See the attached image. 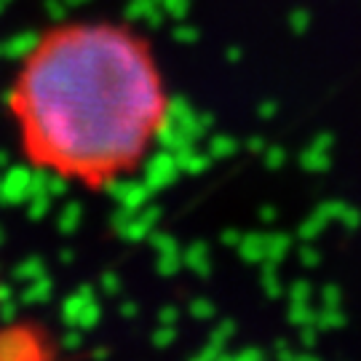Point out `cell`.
Returning <instances> with one entry per match:
<instances>
[{
    "label": "cell",
    "instance_id": "obj_1",
    "mask_svg": "<svg viewBox=\"0 0 361 361\" xmlns=\"http://www.w3.org/2000/svg\"><path fill=\"white\" fill-rule=\"evenodd\" d=\"M6 113L27 169L99 195L150 164L171 126L174 97L147 32L78 16L35 35L13 67Z\"/></svg>",
    "mask_w": 361,
    "mask_h": 361
},
{
    "label": "cell",
    "instance_id": "obj_2",
    "mask_svg": "<svg viewBox=\"0 0 361 361\" xmlns=\"http://www.w3.org/2000/svg\"><path fill=\"white\" fill-rule=\"evenodd\" d=\"M343 324H345V316L340 313V308H329V305H326V310L313 316V326H319V329H335Z\"/></svg>",
    "mask_w": 361,
    "mask_h": 361
},
{
    "label": "cell",
    "instance_id": "obj_3",
    "mask_svg": "<svg viewBox=\"0 0 361 361\" xmlns=\"http://www.w3.org/2000/svg\"><path fill=\"white\" fill-rule=\"evenodd\" d=\"M313 310L308 308V302H295L292 305V322L300 324V326H313Z\"/></svg>",
    "mask_w": 361,
    "mask_h": 361
},
{
    "label": "cell",
    "instance_id": "obj_4",
    "mask_svg": "<svg viewBox=\"0 0 361 361\" xmlns=\"http://www.w3.org/2000/svg\"><path fill=\"white\" fill-rule=\"evenodd\" d=\"M289 295H292V302H308L310 300V284L297 281V284L289 289Z\"/></svg>",
    "mask_w": 361,
    "mask_h": 361
},
{
    "label": "cell",
    "instance_id": "obj_5",
    "mask_svg": "<svg viewBox=\"0 0 361 361\" xmlns=\"http://www.w3.org/2000/svg\"><path fill=\"white\" fill-rule=\"evenodd\" d=\"M286 252H289V238H284V235H276V238H273L271 259H279V257H284Z\"/></svg>",
    "mask_w": 361,
    "mask_h": 361
},
{
    "label": "cell",
    "instance_id": "obj_6",
    "mask_svg": "<svg viewBox=\"0 0 361 361\" xmlns=\"http://www.w3.org/2000/svg\"><path fill=\"white\" fill-rule=\"evenodd\" d=\"M324 305H329V308H337V305H340V292H337L335 286H326V289H324Z\"/></svg>",
    "mask_w": 361,
    "mask_h": 361
},
{
    "label": "cell",
    "instance_id": "obj_7",
    "mask_svg": "<svg viewBox=\"0 0 361 361\" xmlns=\"http://www.w3.org/2000/svg\"><path fill=\"white\" fill-rule=\"evenodd\" d=\"M302 262H305V265H316V262H319L316 249H308V246H305V249H302Z\"/></svg>",
    "mask_w": 361,
    "mask_h": 361
},
{
    "label": "cell",
    "instance_id": "obj_8",
    "mask_svg": "<svg viewBox=\"0 0 361 361\" xmlns=\"http://www.w3.org/2000/svg\"><path fill=\"white\" fill-rule=\"evenodd\" d=\"M302 343H305V345H313V343H316V337H313V329H308V326L302 329Z\"/></svg>",
    "mask_w": 361,
    "mask_h": 361
},
{
    "label": "cell",
    "instance_id": "obj_9",
    "mask_svg": "<svg viewBox=\"0 0 361 361\" xmlns=\"http://www.w3.org/2000/svg\"><path fill=\"white\" fill-rule=\"evenodd\" d=\"M297 361H316V359H308V356H300Z\"/></svg>",
    "mask_w": 361,
    "mask_h": 361
},
{
    "label": "cell",
    "instance_id": "obj_10",
    "mask_svg": "<svg viewBox=\"0 0 361 361\" xmlns=\"http://www.w3.org/2000/svg\"><path fill=\"white\" fill-rule=\"evenodd\" d=\"M0 295H3V292H0Z\"/></svg>",
    "mask_w": 361,
    "mask_h": 361
}]
</instances>
